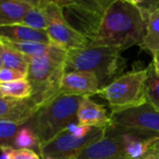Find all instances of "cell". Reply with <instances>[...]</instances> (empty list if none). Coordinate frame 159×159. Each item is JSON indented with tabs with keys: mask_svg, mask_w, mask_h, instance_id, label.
I'll use <instances>...</instances> for the list:
<instances>
[{
	"mask_svg": "<svg viewBox=\"0 0 159 159\" xmlns=\"http://www.w3.org/2000/svg\"><path fill=\"white\" fill-rule=\"evenodd\" d=\"M122 51L111 46H88L67 51L65 73L73 71L93 72L98 79L100 89L118 78L125 66Z\"/></svg>",
	"mask_w": 159,
	"mask_h": 159,
	"instance_id": "3957f363",
	"label": "cell"
},
{
	"mask_svg": "<svg viewBox=\"0 0 159 159\" xmlns=\"http://www.w3.org/2000/svg\"><path fill=\"white\" fill-rule=\"evenodd\" d=\"M106 126H94L90 133L84 137H77L65 130L54 139L39 147L41 157L50 156L54 159H73L88 145L103 139Z\"/></svg>",
	"mask_w": 159,
	"mask_h": 159,
	"instance_id": "ba28073f",
	"label": "cell"
},
{
	"mask_svg": "<svg viewBox=\"0 0 159 159\" xmlns=\"http://www.w3.org/2000/svg\"><path fill=\"white\" fill-rule=\"evenodd\" d=\"M73 159H128V157L118 139L105 136L85 147Z\"/></svg>",
	"mask_w": 159,
	"mask_h": 159,
	"instance_id": "7c38bea8",
	"label": "cell"
},
{
	"mask_svg": "<svg viewBox=\"0 0 159 159\" xmlns=\"http://www.w3.org/2000/svg\"><path fill=\"white\" fill-rule=\"evenodd\" d=\"M146 78L147 68L129 71L99 89L97 95L109 103L111 112L138 107L146 103L144 92Z\"/></svg>",
	"mask_w": 159,
	"mask_h": 159,
	"instance_id": "5b68a950",
	"label": "cell"
},
{
	"mask_svg": "<svg viewBox=\"0 0 159 159\" xmlns=\"http://www.w3.org/2000/svg\"><path fill=\"white\" fill-rule=\"evenodd\" d=\"M106 137L118 139L128 159H143L159 148V135L154 132L112 124L105 133Z\"/></svg>",
	"mask_w": 159,
	"mask_h": 159,
	"instance_id": "8992f818",
	"label": "cell"
},
{
	"mask_svg": "<svg viewBox=\"0 0 159 159\" xmlns=\"http://www.w3.org/2000/svg\"><path fill=\"white\" fill-rule=\"evenodd\" d=\"M27 78V75L12 68L8 67H2L0 69V84L4 83H10L13 81H17L20 79H25Z\"/></svg>",
	"mask_w": 159,
	"mask_h": 159,
	"instance_id": "d4e9b609",
	"label": "cell"
},
{
	"mask_svg": "<svg viewBox=\"0 0 159 159\" xmlns=\"http://www.w3.org/2000/svg\"><path fill=\"white\" fill-rule=\"evenodd\" d=\"M16 1L29 3V4L33 5V6H42L47 1V0H16Z\"/></svg>",
	"mask_w": 159,
	"mask_h": 159,
	"instance_id": "d6a6232c",
	"label": "cell"
},
{
	"mask_svg": "<svg viewBox=\"0 0 159 159\" xmlns=\"http://www.w3.org/2000/svg\"><path fill=\"white\" fill-rule=\"evenodd\" d=\"M0 39L14 42L52 44L46 30H38L22 24L0 26Z\"/></svg>",
	"mask_w": 159,
	"mask_h": 159,
	"instance_id": "4fadbf2b",
	"label": "cell"
},
{
	"mask_svg": "<svg viewBox=\"0 0 159 159\" xmlns=\"http://www.w3.org/2000/svg\"><path fill=\"white\" fill-rule=\"evenodd\" d=\"M114 1L115 0H72L71 5L103 17L106 11Z\"/></svg>",
	"mask_w": 159,
	"mask_h": 159,
	"instance_id": "7402d4cb",
	"label": "cell"
},
{
	"mask_svg": "<svg viewBox=\"0 0 159 159\" xmlns=\"http://www.w3.org/2000/svg\"><path fill=\"white\" fill-rule=\"evenodd\" d=\"M49 2L54 3L56 5H58L61 8H65L66 6H69L72 4V0H47Z\"/></svg>",
	"mask_w": 159,
	"mask_h": 159,
	"instance_id": "f546056e",
	"label": "cell"
},
{
	"mask_svg": "<svg viewBox=\"0 0 159 159\" xmlns=\"http://www.w3.org/2000/svg\"><path fill=\"white\" fill-rule=\"evenodd\" d=\"M147 11L123 0H115L102 17L89 46H111L122 52L140 46L146 34Z\"/></svg>",
	"mask_w": 159,
	"mask_h": 159,
	"instance_id": "6da1fadb",
	"label": "cell"
},
{
	"mask_svg": "<svg viewBox=\"0 0 159 159\" xmlns=\"http://www.w3.org/2000/svg\"><path fill=\"white\" fill-rule=\"evenodd\" d=\"M94 126H89V125H76V124H71L68 125V127L66 129V131L72 133L74 136L77 137H84L86 136L88 133L91 132Z\"/></svg>",
	"mask_w": 159,
	"mask_h": 159,
	"instance_id": "4316f807",
	"label": "cell"
},
{
	"mask_svg": "<svg viewBox=\"0 0 159 159\" xmlns=\"http://www.w3.org/2000/svg\"><path fill=\"white\" fill-rule=\"evenodd\" d=\"M78 124L108 127L111 125V120L103 105L98 104L90 97H84L78 110Z\"/></svg>",
	"mask_w": 159,
	"mask_h": 159,
	"instance_id": "5bb4252c",
	"label": "cell"
},
{
	"mask_svg": "<svg viewBox=\"0 0 159 159\" xmlns=\"http://www.w3.org/2000/svg\"><path fill=\"white\" fill-rule=\"evenodd\" d=\"M47 19L46 31L52 44L58 45L67 51L88 47L91 41L76 31L66 20L62 8L46 1L43 4Z\"/></svg>",
	"mask_w": 159,
	"mask_h": 159,
	"instance_id": "52a82bcc",
	"label": "cell"
},
{
	"mask_svg": "<svg viewBox=\"0 0 159 159\" xmlns=\"http://www.w3.org/2000/svg\"><path fill=\"white\" fill-rule=\"evenodd\" d=\"M32 7L16 0H0V26L21 24Z\"/></svg>",
	"mask_w": 159,
	"mask_h": 159,
	"instance_id": "9a60e30c",
	"label": "cell"
},
{
	"mask_svg": "<svg viewBox=\"0 0 159 159\" xmlns=\"http://www.w3.org/2000/svg\"><path fill=\"white\" fill-rule=\"evenodd\" d=\"M123 1H125V2L132 4V5H135V6L143 7L144 5H146L148 3L149 0H123Z\"/></svg>",
	"mask_w": 159,
	"mask_h": 159,
	"instance_id": "4dcf8cb0",
	"label": "cell"
},
{
	"mask_svg": "<svg viewBox=\"0 0 159 159\" xmlns=\"http://www.w3.org/2000/svg\"><path fill=\"white\" fill-rule=\"evenodd\" d=\"M83 98V96L60 94L32 117L28 125L36 133L39 147L78 122V110Z\"/></svg>",
	"mask_w": 159,
	"mask_h": 159,
	"instance_id": "277c9868",
	"label": "cell"
},
{
	"mask_svg": "<svg viewBox=\"0 0 159 159\" xmlns=\"http://www.w3.org/2000/svg\"><path fill=\"white\" fill-rule=\"evenodd\" d=\"M22 25L38 30H46L47 19L42 6H33L25 16Z\"/></svg>",
	"mask_w": 159,
	"mask_h": 159,
	"instance_id": "603a6c76",
	"label": "cell"
},
{
	"mask_svg": "<svg viewBox=\"0 0 159 159\" xmlns=\"http://www.w3.org/2000/svg\"><path fill=\"white\" fill-rule=\"evenodd\" d=\"M13 147L11 146H4L1 147L0 151H1V154H0V159H11V153Z\"/></svg>",
	"mask_w": 159,
	"mask_h": 159,
	"instance_id": "f1b7e54d",
	"label": "cell"
},
{
	"mask_svg": "<svg viewBox=\"0 0 159 159\" xmlns=\"http://www.w3.org/2000/svg\"><path fill=\"white\" fill-rule=\"evenodd\" d=\"M0 93L5 98H28L32 96V87L28 79H20L17 81L0 84Z\"/></svg>",
	"mask_w": 159,
	"mask_h": 159,
	"instance_id": "e0dca14e",
	"label": "cell"
},
{
	"mask_svg": "<svg viewBox=\"0 0 159 159\" xmlns=\"http://www.w3.org/2000/svg\"><path fill=\"white\" fill-rule=\"evenodd\" d=\"M11 146L14 149H30L39 151L38 137L29 125H23L11 140Z\"/></svg>",
	"mask_w": 159,
	"mask_h": 159,
	"instance_id": "ac0fdd59",
	"label": "cell"
},
{
	"mask_svg": "<svg viewBox=\"0 0 159 159\" xmlns=\"http://www.w3.org/2000/svg\"><path fill=\"white\" fill-rule=\"evenodd\" d=\"M11 159H40L34 150L30 149H12Z\"/></svg>",
	"mask_w": 159,
	"mask_h": 159,
	"instance_id": "484cf974",
	"label": "cell"
},
{
	"mask_svg": "<svg viewBox=\"0 0 159 159\" xmlns=\"http://www.w3.org/2000/svg\"><path fill=\"white\" fill-rule=\"evenodd\" d=\"M0 41L7 45L8 47L27 56L42 54L46 52L52 45V44H44L39 42H14V41H10L1 39H0Z\"/></svg>",
	"mask_w": 159,
	"mask_h": 159,
	"instance_id": "44dd1931",
	"label": "cell"
},
{
	"mask_svg": "<svg viewBox=\"0 0 159 159\" xmlns=\"http://www.w3.org/2000/svg\"><path fill=\"white\" fill-rule=\"evenodd\" d=\"M42 159H54V158L50 157V156H46V157H42Z\"/></svg>",
	"mask_w": 159,
	"mask_h": 159,
	"instance_id": "d590c367",
	"label": "cell"
},
{
	"mask_svg": "<svg viewBox=\"0 0 159 159\" xmlns=\"http://www.w3.org/2000/svg\"><path fill=\"white\" fill-rule=\"evenodd\" d=\"M3 67V59H2V43L0 41V69Z\"/></svg>",
	"mask_w": 159,
	"mask_h": 159,
	"instance_id": "e575fe53",
	"label": "cell"
},
{
	"mask_svg": "<svg viewBox=\"0 0 159 159\" xmlns=\"http://www.w3.org/2000/svg\"><path fill=\"white\" fill-rule=\"evenodd\" d=\"M143 159H159V150L157 149L156 151L152 152L147 156H145Z\"/></svg>",
	"mask_w": 159,
	"mask_h": 159,
	"instance_id": "836d02e7",
	"label": "cell"
},
{
	"mask_svg": "<svg viewBox=\"0 0 159 159\" xmlns=\"http://www.w3.org/2000/svg\"><path fill=\"white\" fill-rule=\"evenodd\" d=\"M2 59H3V67L16 69L27 75L28 61L26 55L2 43Z\"/></svg>",
	"mask_w": 159,
	"mask_h": 159,
	"instance_id": "d6986e66",
	"label": "cell"
},
{
	"mask_svg": "<svg viewBox=\"0 0 159 159\" xmlns=\"http://www.w3.org/2000/svg\"><path fill=\"white\" fill-rule=\"evenodd\" d=\"M0 98H3V96H2V94H1V93H0Z\"/></svg>",
	"mask_w": 159,
	"mask_h": 159,
	"instance_id": "8d00e7d4",
	"label": "cell"
},
{
	"mask_svg": "<svg viewBox=\"0 0 159 159\" xmlns=\"http://www.w3.org/2000/svg\"><path fill=\"white\" fill-rule=\"evenodd\" d=\"M100 89L98 79L93 72L73 71L65 73L61 80L60 94L91 97Z\"/></svg>",
	"mask_w": 159,
	"mask_h": 159,
	"instance_id": "30bf717a",
	"label": "cell"
},
{
	"mask_svg": "<svg viewBox=\"0 0 159 159\" xmlns=\"http://www.w3.org/2000/svg\"><path fill=\"white\" fill-rule=\"evenodd\" d=\"M67 50L52 44L50 49L39 55L27 56V79L32 87L31 98L39 110L60 95V84L65 74Z\"/></svg>",
	"mask_w": 159,
	"mask_h": 159,
	"instance_id": "7a4b0ae2",
	"label": "cell"
},
{
	"mask_svg": "<svg viewBox=\"0 0 159 159\" xmlns=\"http://www.w3.org/2000/svg\"><path fill=\"white\" fill-rule=\"evenodd\" d=\"M139 47L152 55L159 52V8L147 11L146 34Z\"/></svg>",
	"mask_w": 159,
	"mask_h": 159,
	"instance_id": "2e32d148",
	"label": "cell"
},
{
	"mask_svg": "<svg viewBox=\"0 0 159 159\" xmlns=\"http://www.w3.org/2000/svg\"><path fill=\"white\" fill-rule=\"evenodd\" d=\"M144 92L146 102L159 110V76L155 72L152 63H151L147 67Z\"/></svg>",
	"mask_w": 159,
	"mask_h": 159,
	"instance_id": "ffe728a7",
	"label": "cell"
},
{
	"mask_svg": "<svg viewBox=\"0 0 159 159\" xmlns=\"http://www.w3.org/2000/svg\"><path fill=\"white\" fill-rule=\"evenodd\" d=\"M112 124L154 132L159 135V110L146 102L138 107L111 113Z\"/></svg>",
	"mask_w": 159,
	"mask_h": 159,
	"instance_id": "9c48e42d",
	"label": "cell"
},
{
	"mask_svg": "<svg viewBox=\"0 0 159 159\" xmlns=\"http://www.w3.org/2000/svg\"><path fill=\"white\" fill-rule=\"evenodd\" d=\"M152 56H153L152 65H153V67H154V69H155V72H156L157 75L159 76V52H157L156 53H154Z\"/></svg>",
	"mask_w": 159,
	"mask_h": 159,
	"instance_id": "1f68e13d",
	"label": "cell"
},
{
	"mask_svg": "<svg viewBox=\"0 0 159 159\" xmlns=\"http://www.w3.org/2000/svg\"><path fill=\"white\" fill-rule=\"evenodd\" d=\"M39 111L31 98L19 99L0 98V122H14L20 125L27 124Z\"/></svg>",
	"mask_w": 159,
	"mask_h": 159,
	"instance_id": "8fae6325",
	"label": "cell"
},
{
	"mask_svg": "<svg viewBox=\"0 0 159 159\" xmlns=\"http://www.w3.org/2000/svg\"><path fill=\"white\" fill-rule=\"evenodd\" d=\"M22 125L14 122H0V149L11 146V140Z\"/></svg>",
	"mask_w": 159,
	"mask_h": 159,
	"instance_id": "cb8c5ba5",
	"label": "cell"
},
{
	"mask_svg": "<svg viewBox=\"0 0 159 159\" xmlns=\"http://www.w3.org/2000/svg\"><path fill=\"white\" fill-rule=\"evenodd\" d=\"M142 9L146 10L147 11H152L159 8V0H149L148 3L141 7Z\"/></svg>",
	"mask_w": 159,
	"mask_h": 159,
	"instance_id": "83f0119b",
	"label": "cell"
}]
</instances>
